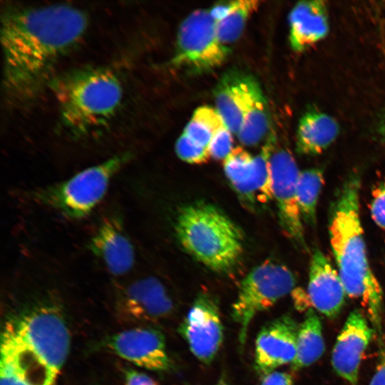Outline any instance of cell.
<instances>
[{"label": "cell", "instance_id": "1", "mask_svg": "<svg viewBox=\"0 0 385 385\" xmlns=\"http://www.w3.org/2000/svg\"><path fill=\"white\" fill-rule=\"evenodd\" d=\"M88 24L86 14L68 4L6 6L1 26L6 95L26 101L48 85L55 66L80 42Z\"/></svg>", "mask_w": 385, "mask_h": 385}, {"label": "cell", "instance_id": "2", "mask_svg": "<svg viewBox=\"0 0 385 385\" xmlns=\"http://www.w3.org/2000/svg\"><path fill=\"white\" fill-rule=\"evenodd\" d=\"M1 337L0 385H55L70 349L57 294L36 291Z\"/></svg>", "mask_w": 385, "mask_h": 385}, {"label": "cell", "instance_id": "3", "mask_svg": "<svg viewBox=\"0 0 385 385\" xmlns=\"http://www.w3.org/2000/svg\"><path fill=\"white\" fill-rule=\"evenodd\" d=\"M360 178L353 174L339 190L329 220L330 246L346 295L359 301L381 327L383 293L369 263L360 217Z\"/></svg>", "mask_w": 385, "mask_h": 385}, {"label": "cell", "instance_id": "4", "mask_svg": "<svg viewBox=\"0 0 385 385\" xmlns=\"http://www.w3.org/2000/svg\"><path fill=\"white\" fill-rule=\"evenodd\" d=\"M56 101L63 135L74 142L103 133L120 110L123 88L115 72L85 66L52 78L48 85Z\"/></svg>", "mask_w": 385, "mask_h": 385}, {"label": "cell", "instance_id": "5", "mask_svg": "<svg viewBox=\"0 0 385 385\" xmlns=\"http://www.w3.org/2000/svg\"><path fill=\"white\" fill-rule=\"evenodd\" d=\"M134 154L131 150L118 152L61 180L17 188L13 195L24 205L69 222H81L103 202L112 183Z\"/></svg>", "mask_w": 385, "mask_h": 385}, {"label": "cell", "instance_id": "6", "mask_svg": "<svg viewBox=\"0 0 385 385\" xmlns=\"http://www.w3.org/2000/svg\"><path fill=\"white\" fill-rule=\"evenodd\" d=\"M175 232L183 249L198 262L217 272H226L243 252L240 229L220 208L205 202L182 207Z\"/></svg>", "mask_w": 385, "mask_h": 385}, {"label": "cell", "instance_id": "7", "mask_svg": "<svg viewBox=\"0 0 385 385\" xmlns=\"http://www.w3.org/2000/svg\"><path fill=\"white\" fill-rule=\"evenodd\" d=\"M296 277L285 265L267 260L254 267L242 281L232 305L233 319L240 324L239 339L244 344L249 324L260 312L272 307L289 293Z\"/></svg>", "mask_w": 385, "mask_h": 385}, {"label": "cell", "instance_id": "8", "mask_svg": "<svg viewBox=\"0 0 385 385\" xmlns=\"http://www.w3.org/2000/svg\"><path fill=\"white\" fill-rule=\"evenodd\" d=\"M86 250L113 279L128 277L138 268V250L118 206L102 213Z\"/></svg>", "mask_w": 385, "mask_h": 385}, {"label": "cell", "instance_id": "9", "mask_svg": "<svg viewBox=\"0 0 385 385\" xmlns=\"http://www.w3.org/2000/svg\"><path fill=\"white\" fill-rule=\"evenodd\" d=\"M216 23L207 10L198 9L187 16L178 29L173 64L194 73L221 66L230 51L219 41Z\"/></svg>", "mask_w": 385, "mask_h": 385}, {"label": "cell", "instance_id": "10", "mask_svg": "<svg viewBox=\"0 0 385 385\" xmlns=\"http://www.w3.org/2000/svg\"><path fill=\"white\" fill-rule=\"evenodd\" d=\"M114 304L120 318L126 322L155 323L170 316L174 302L158 277L137 274L135 271L113 279Z\"/></svg>", "mask_w": 385, "mask_h": 385}, {"label": "cell", "instance_id": "11", "mask_svg": "<svg viewBox=\"0 0 385 385\" xmlns=\"http://www.w3.org/2000/svg\"><path fill=\"white\" fill-rule=\"evenodd\" d=\"M266 142L270 148L272 194L277 204L279 224L288 237L304 247L303 220L297 197L300 171L290 151L279 145L275 135L271 133Z\"/></svg>", "mask_w": 385, "mask_h": 385}, {"label": "cell", "instance_id": "12", "mask_svg": "<svg viewBox=\"0 0 385 385\" xmlns=\"http://www.w3.org/2000/svg\"><path fill=\"white\" fill-rule=\"evenodd\" d=\"M179 332L195 357L205 364H210L223 339L216 299L207 293L200 294L180 324Z\"/></svg>", "mask_w": 385, "mask_h": 385}, {"label": "cell", "instance_id": "13", "mask_svg": "<svg viewBox=\"0 0 385 385\" xmlns=\"http://www.w3.org/2000/svg\"><path fill=\"white\" fill-rule=\"evenodd\" d=\"M104 346L119 357L150 370L170 367L163 334L150 327H135L107 337Z\"/></svg>", "mask_w": 385, "mask_h": 385}, {"label": "cell", "instance_id": "14", "mask_svg": "<svg viewBox=\"0 0 385 385\" xmlns=\"http://www.w3.org/2000/svg\"><path fill=\"white\" fill-rule=\"evenodd\" d=\"M299 325L284 315L265 324L255 342V369L265 376L279 366L292 363L297 353Z\"/></svg>", "mask_w": 385, "mask_h": 385}, {"label": "cell", "instance_id": "15", "mask_svg": "<svg viewBox=\"0 0 385 385\" xmlns=\"http://www.w3.org/2000/svg\"><path fill=\"white\" fill-rule=\"evenodd\" d=\"M373 335V329L363 313L355 309L348 316L337 337L332 354L336 373L351 385L358 381L363 354Z\"/></svg>", "mask_w": 385, "mask_h": 385}, {"label": "cell", "instance_id": "16", "mask_svg": "<svg viewBox=\"0 0 385 385\" xmlns=\"http://www.w3.org/2000/svg\"><path fill=\"white\" fill-rule=\"evenodd\" d=\"M311 307L329 318L341 311L346 295L337 270L320 250H315L310 260L307 292Z\"/></svg>", "mask_w": 385, "mask_h": 385}, {"label": "cell", "instance_id": "17", "mask_svg": "<svg viewBox=\"0 0 385 385\" xmlns=\"http://www.w3.org/2000/svg\"><path fill=\"white\" fill-rule=\"evenodd\" d=\"M327 7L320 0L298 2L289 15V42L302 52L325 38L329 29Z\"/></svg>", "mask_w": 385, "mask_h": 385}, {"label": "cell", "instance_id": "18", "mask_svg": "<svg viewBox=\"0 0 385 385\" xmlns=\"http://www.w3.org/2000/svg\"><path fill=\"white\" fill-rule=\"evenodd\" d=\"M242 113V122L237 135L242 145L252 146L266 135L270 126V116L260 83L248 73L244 81Z\"/></svg>", "mask_w": 385, "mask_h": 385}, {"label": "cell", "instance_id": "19", "mask_svg": "<svg viewBox=\"0 0 385 385\" xmlns=\"http://www.w3.org/2000/svg\"><path fill=\"white\" fill-rule=\"evenodd\" d=\"M339 133V124L332 116L321 111H308L298 124L297 150L307 155L320 154L336 140Z\"/></svg>", "mask_w": 385, "mask_h": 385}, {"label": "cell", "instance_id": "20", "mask_svg": "<svg viewBox=\"0 0 385 385\" xmlns=\"http://www.w3.org/2000/svg\"><path fill=\"white\" fill-rule=\"evenodd\" d=\"M245 75L242 71L230 69L222 76L214 90L216 110L227 128L235 134L242 122Z\"/></svg>", "mask_w": 385, "mask_h": 385}, {"label": "cell", "instance_id": "21", "mask_svg": "<svg viewBox=\"0 0 385 385\" xmlns=\"http://www.w3.org/2000/svg\"><path fill=\"white\" fill-rule=\"evenodd\" d=\"M325 349L322 322L310 309L304 320L299 325L297 337V353L292 367L299 370L317 361Z\"/></svg>", "mask_w": 385, "mask_h": 385}, {"label": "cell", "instance_id": "22", "mask_svg": "<svg viewBox=\"0 0 385 385\" xmlns=\"http://www.w3.org/2000/svg\"><path fill=\"white\" fill-rule=\"evenodd\" d=\"M253 158L246 150L236 147L224 162V170L229 182L240 196L250 204L257 200L253 178Z\"/></svg>", "mask_w": 385, "mask_h": 385}, {"label": "cell", "instance_id": "23", "mask_svg": "<svg viewBox=\"0 0 385 385\" xmlns=\"http://www.w3.org/2000/svg\"><path fill=\"white\" fill-rule=\"evenodd\" d=\"M324 184V175L319 168L300 171L297 185V202L303 222L314 225L317 205Z\"/></svg>", "mask_w": 385, "mask_h": 385}, {"label": "cell", "instance_id": "24", "mask_svg": "<svg viewBox=\"0 0 385 385\" xmlns=\"http://www.w3.org/2000/svg\"><path fill=\"white\" fill-rule=\"evenodd\" d=\"M260 1L255 0L233 1L228 15L216 23L219 41L226 46L237 40L242 34L247 19L259 6Z\"/></svg>", "mask_w": 385, "mask_h": 385}, {"label": "cell", "instance_id": "25", "mask_svg": "<svg viewBox=\"0 0 385 385\" xmlns=\"http://www.w3.org/2000/svg\"><path fill=\"white\" fill-rule=\"evenodd\" d=\"M225 125L216 108L204 106L195 111L183 133L195 143L208 148L214 133Z\"/></svg>", "mask_w": 385, "mask_h": 385}, {"label": "cell", "instance_id": "26", "mask_svg": "<svg viewBox=\"0 0 385 385\" xmlns=\"http://www.w3.org/2000/svg\"><path fill=\"white\" fill-rule=\"evenodd\" d=\"M270 148L266 142L261 152L253 158V178L257 200L267 202L273 199L269 163Z\"/></svg>", "mask_w": 385, "mask_h": 385}, {"label": "cell", "instance_id": "27", "mask_svg": "<svg viewBox=\"0 0 385 385\" xmlns=\"http://www.w3.org/2000/svg\"><path fill=\"white\" fill-rule=\"evenodd\" d=\"M175 151L181 160L191 164L203 163L210 157L207 147L195 143L184 133L176 142Z\"/></svg>", "mask_w": 385, "mask_h": 385}, {"label": "cell", "instance_id": "28", "mask_svg": "<svg viewBox=\"0 0 385 385\" xmlns=\"http://www.w3.org/2000/svg\"><path fill=\"white\" fill-rule=\"evenodd\" d=\"M232 132L225 125L216 131L208 145L210 156L215 160H225L232 149Z\"/></svg>", "mask_w": 385, "mask_h": 385}, {"label": "cell", "instance_id": "29", "mask_svg": "<svg viewBox=\"0 0 385 385\" xmlns=\"http://www.w3.org/2000/svg\"><path fill=\"white\" fill-rule=\"evenodd\" d=\"M370 205L371 215L374 222L385 232V181L372 190Z\"/></svg>", "mask_w": 385, "mask_h": 385}, {"label": "cell", "instance_id": "30", "mask_svg": "<svg viewBox=\"0 0 385 385\" xmlns=\"http://www.w3.org/2000/svg\"><path fill=\"white\" fill-rule=\"evenodd\" d=\"M125 385H158V383L145 373L131 368L124 370Z\"/></svg>", "mask_w": 385, "mask_h": 385}, {"label": "cell", "instance_id": "31", "mask_svg": "<svg viewBox=\"0 0 385 385\" xmlns=\"http://www.w3.org/2000/svg\"><path fill=\"white\" fill-rule=\"evenodd\" d=\"M260 385H294L292 376L286 372L272 371L265 376Z\"/></svg>", "mask_w": 385, "mask_h": 385}, {"label": "cell", "instance_id": "32", "mask_svg": "<svg viewBox=\"0 0 385 385\" xmlns=\"http://www.w3.org/2000/svg\"><path fill=\"white\" fill-rule=\"evenodd\" d=\"M232 2L233 1L227 3L216 4L215 6H214L209 11L212 19L216 22H218L225 18L228 15L232 7Z\"/></svg>", "mask_w": 385, "mask_h": 385}, {"label": "cell", "instance_id": "33", "mask_svg": "<svg viewBox=\"0 0 385 385\" xmlns=\"http://www.w3.org/2000/svg\"><path fill=\"white\" fill-rule=\"evenodd\" d=\"M369 385H385V349L381 355L376 371Z\"/></svg>", "mask_w": 385, "mask_h": 385}, {"label": "cell", "instance_id": "34", "mask_svg": "<svg viewBox=\"0 0 385 385\" xmlns=\"http://www.w3.org/2000/svg\"><path fill=\"white\" fill-rule=\"evenodd\" d=\"M381 133L383 137L385 138V116L384 118V120H382V125H381Z\"/></svg>", "mask_w": 385, "mask_h": 385}, {"label": "cell", "instance_id": "35", "mask_svg": "<svg viewBox=\"0 0 385 385\" xmlns=\"http://www.w3.org/2000/svg\"><path fill=\"white\" fill-rule=\"evenodd\" d=\"M217 385H227L224 380H220Z\"/></svg>", "mask_w": 385, "mask_h": 385}]
</instances>
